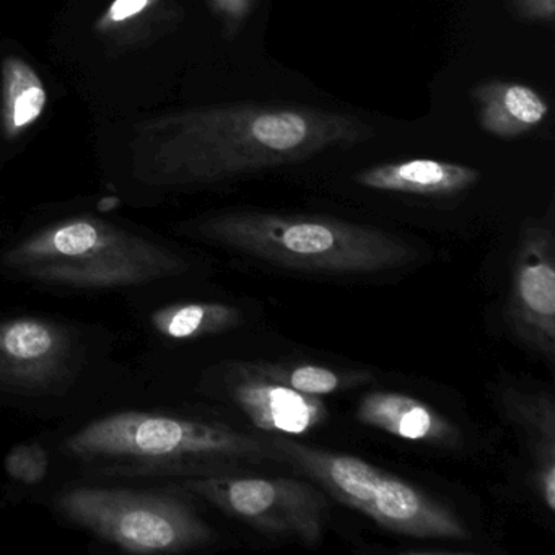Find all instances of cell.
<instances>
[{
  "label": "cell",
  "mask_w": 555,
  "mask_h": 555,
  "mask_svg": "<svg viewBox=\"0 0 555 555\" xmlns=\"http://www.w3.org/2000/svg\"><path fill=\"white\" fill-rule=\"evenodd\" d=\"M359 116L294 103L240 102L181 109L135 128L132 170L155 188H194L366 144Z\"/></svg>",
  "instance_id": "6da1fadb"
},
{
  "label": "cell",
  "mask_w": 555,
  "mask_h": 555,
  "mask_svg": "<svg viewBox=\"0 0 555 555\" xmlns=\"http://www.w3.org/2000/svg\"><path fill=\"white\" fill-rule=\"evenodd\" d=\"M70 456L113 461L122 476L219 477L284 463L272 441L220 424L151 412H119L70 435Z\"/></svg>",
  "instance_id": "7a4b0ae2"
},
{
  "label": "cell",
  "mask_w": 555,
  "mask_h": 555,
  "mask_svg": "<svg viewBox=\"0 0 555 555\" xmlns=\"http://www.w3.org/2000/svg\"><path fill=\"white\" fill-rule=\"evenodd\" d=\"M197 233L259 261L317 274H373L418 256L395 233L323 216L229 210L204 219Z\"/></svg>",
  "instance_id": "3957f363"
},
{
  "label": "cell",
  "mask_w": 555,
  "mask_h": 555,
  "mask_svg": "<svg viewBox=\"0 0 555 555\" xmlns=\"http://www.w3.org/2000/svg\"><path fill=\"white\" fill-rule=\"evenodd\" d=\"M2 264L31 281L79 288L131 287L188 271L177 253L92 217L47 227L5 251Z\"/></svg>",
  "instance_id": "277c9868"
},
{
  "label": "cell",
  "mask_w": 555,
  "mask_h": 555,
  "mask_svg": "<svg viewBox=\"0 0 555 555\" xmlns=\"http://www.w3.org/2000/svg\"><path fill=\"white\" fill-rule=\"evenodd\" d=\"M269 440L284 463L344 506L363 513L388 531L418 539H470L466 522L450 506L401 477L360 457L310 447L281 435H272Z\"/></svg>",
  "instance_id": "5b68a950"
},
{
  "label": "cell",
  "mask_w": 555,
  "mask_h": 555,
  "mask_svg": "<svg viewBox=\"0 0 555 555\" xmlns=\"http://www.w3.org/2000/svg\"><path fill=\"white\" fill-rule=\"evenodd\" d=\"M57 506L77 525L134 554L184 552L216 541L196 509L171 493L77 487L64 492Z\"/></svg>",
  "instance_id": "8992f818"
},
{
  "label": "cell",
  "mask_w": 555,
  "mask_h": 555,
  "mask_svg": "<svg viewBox=\"0 0 555 555\" xmlns=\"http://www.w3.org/2000/svg\"><path fill=\"white\" fill-rule=\"evenodd\" d=\"M184 487L233 518L266 534L317 547L324 538L331 503L313 483L291 477H190Z\"/></svg>",
  "instance_id": "52a82bcc"
},
{
  "label": "cell",
  "mask_w": 555,
  "mask_h": 555,
  "mask_svg": "<svg viewBox=\"0 0 555 555\" xmlns=\"http://www.w3.org/2000/svg\"><path fill=\"white\" fill-rule=\"evenodd\" d=\"M505 323L519 344L555 360V236L551 220L529 219L512 266Z\"/></svg>",
  "instance_id": "ba28073f"
},
{
  "label": "cell",
  "mask_w": 555,
  "mask_h": 555,
  "mask_svg": "<svg viewBox=\"0 0 555 555\" xmlns=\"http://www.w3.org/2000/svg\"><path fill=\"white\" fill-rule=\"evenodd\" d=\"M233 402L259 430L295 437L314 430L327 418L323 399L272 382L251 363H236L229 375Z\"/></svg>",
  "instance_id": "9c48e42d"
},
{
  "label": "cell",
  "mask_w": 555,
  "mask_h": 555,
  "mask_svg": "<svg viewBox=\"0 0 555 555\" xmlns=\"http://www.w3.org/2000/svg\"><path fill=\"white\" fill-rule=\"evenodd\" d=\"M70 340L57 324L38 318L0 323V383L44 389L60 382L69 362Z\"/></svg>",
  "instance_id": "30bf717a"
},
{
  "label": "cell",
  "mask_w": 555,
  "mask_h": 555,
  "mask_svg": "<svg viewBox=\"0 0 555 555\" xmlns=\"http://www.w3.org/2000/svg\"><path fill=\"white\" fill-rule=\"evenodd\" d=\"M357 421L402 440L453 450L463 443V431L454 422L421 399L402 392L372 391L360 399Z\"/></svg>",
  "instance_id": "8fae6325"
},
{
  "label": "cell",
  "mask_w": 555,
  "mask_h": 555,
  "mask_svg": "<svg viewBox=\"0 0 555 555\" xmlns=\"http://www.w3.org/2000/svg\"><path fill=\"white\" fill-rule=\"evenodd\" d=\"M506 417L518 425L531 454V482L551 515L555 513V402L544 389H506L502 395Z\"/></svg>",
  "instance_id": "7c38bea8"
},
{
  "label": "cell",
  "mask_w": 555,
  "mask_h": 555,
  "mask_svg": "<svg viewBox=\"0 0 555 555\" xmlns=\"http://www.w3.org/2000/svg\"><path fill=\"white\" fill-rule=\"evenodd\" d=\"M482 173L467 165L451 162L412 158L375 165L356 175V183L366 190L412 196L448 197L470 190Z\"/></svg>",
  "instance_id": "4fadbf2b"
},
{
  "label": "cell",
  "mask_w": 555,
  "mask_h": 555,
  "mask_svg": "<svg viewBox=\"0 0 555 555\" xmlns=\"http://www.w3.org/2000/svg\"><path fill=\"white\" fill-rule=\"evenodd\" d=\"M470 96L480 128L493 138H521L542 125L548 115L544 96L525 83L487 80L474 87Z\"/></svg>",
  "instance_id": "5bb4252c"
},
{
  "label": "cell",
  "mask_w": 555,
  "mask_h": 555,
  "mask_svg": "<svg viewBox=\"0 0 555 555\" xmlns=\"http://www.w3.org/2000/svg\"><path fill=\"white\" fill-rule=\"evenodd\" d=\"M48 95L43 80L21 57L2 64V125L11 139L24 134L43 116Z\"/></svg>",
  "instance_id": "9a60e30c"
},
{
  "label": "cell",
  "mask_w": 555,
  "mask_h": 555,
  "mask_svg": "<svg viewBox=\"0 0 555 555\" xmlns=\"http://www.w3.org/2000/svg\"><path fill=\"white\" fill-rule=\"evenodd\" d=\"M242 313L233 305L216 301L175 304L151 314V324L168 339L190 340L225 333L243 323Z\"/></svg>",
  "instance_id": "2e32d148"
},
{
  "label": "cell",
  "mask_w": 555,
  "mask_h": 555,
  "mask_svg": "<svg viewBox=\"0 0 555 555\" xmlns=\"http://www.w3.org/2000/svg\"><path fill=\"white\" fill-rule=\"evenodd\" d=\"M251 365L266 378L317 398L356 389L375 379L372 373L362 370L330 369L314 363L256 362Z\"/></svg>",
  "instance_id": "e0dca14e"
},
{
  "label": "cell",
  "mask_w": 555,
  "mask_h": 555,
  "mask_svg": "<svg viewBox=\"0 0 555 555\" xmlns=\"http://www.w3.org/2000/svg\"><path fill=\"white\" fill-rule=\"evenodd\" d=\"M4 466L12 479L35 486L47 477L50 461L40 444H17L5 456Z\"/></svg>",
  "instance_id": "ac0fdd59"
},
{
  "label": "cell",
  "mask_w": 555,
  "mask_h": 555,
  "mask_svg": "<svg viewBox=\"0 0 555 555\" xmlns=\"http://www.w3.org/2000/svg\"><path fill=\"white\" fill-rule=\"evenodd\" d=\"M212 14L222 24L227 38L236 37L251 17L256 0H206Z\"/></svg>",
  "instance_id": "d6986e66"
},
{
  "label": "cell",
  "mask_w": 555,
  "mask_h": 555,
  "mask_svg": "<svg viewBox=\"0 0 555 555\" xmlns=\"http://www.w3.org/2000/svg\"><path fill=\"white\" fill-rule=\"evenodd\" d=\"M157 2L158 0H115L112 8L100 18L96 30L102 31V34H109V31L129 27L132 22L138 21Z\"/></svg>",
  "instance_id": "ffe728a7"
},
{
  "label": "cell",
  "mask_w": 555,
  "mask_h": 555,
  "mask_svg": "<svg viewBox=\"0 0 555 555\" xmlns=\"http://www.w3.org/2000/svg\"><path fill=\"white\" fill-rule=\"evenodd\" d=\"M513 8L519 17L538 24L554 21L555 0H512Z\"/></svg>",
  "instance_id": "44dd1931"
}]
</instances>
